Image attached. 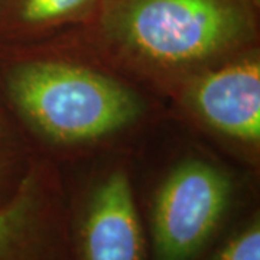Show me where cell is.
<instances>
[{
	"label": "cell",
	"instance_id": "6da1fadb",
	"mask_svg": "<svg viewBox=\"0 0 260 260\" xmlns=\"http://www.w3.org/2000/svg\"><path fill=\"white\" fill-rule=\"evenodd\" d=\"M259 18L260 0H102L81 28L117 67L175 95L253 49Z\"/></svg>",
	"mask_w": 260,
	"mask_h": 260
},
{
	"label": "cell",
	"instance_id": "7a4b0ae2",
	"mask_svg": "<svg viewBox=\"0 0 260 260\" xmlns=\"http://www.w3.org/2000/svg\"><path fill=\"white\" fill-rule=\"evenodd\" d=\"M0 94L6 107L41 138L59 146L94 143L129 129L145 100L114 75L65 59L0 55Z\"/></svg>",
	"mask_w": 260,
	"mask_h": 260
},
{
	"label": "cell",
	"instance_id": "3957f363",
	"mask_svg": "<svg viewBox=\"0 0 260 260\" xmlns=\"http://www.w3.org/2000/svg\"><path fill=\"white\" fill-rule=\"evenodd\" d=\"M139 204L149 260H201L244 214L232 175L203 159L171 168Z\"/></svg>",
	"mask_w": 260,
	"mask_h": 260
},
{
	"label": "cell",
	"instance_id": "277c9868",
	"mask_svg": "<svg viewBox=\"0 0 260 260\" xmlns=\"http://www.w3.org/2000/svg\"><path fill=\"white\" fill-rule=\"evenodd\" d=\"M67 224L68 260H149L139 197L121 168L67 191Z\"/></svg>",
	"mask_w": 260,
	"mask_h": 260
},
{
	"label": "cell",
	"instance_id": "5b68a950",
	"mask_svg": "<svg viewBox=\"0 0 260 260\" xmlns=\"http://www.w3.org/2000/svg\"><path fill=\"white\" fill-rule=\"evenodd\" d=\"M0 260H68L67 188L47 162L30 164L0 207Z\"/></svg>",
	"mask_w": 260,
	"mask_h": 260
},
{
	"label": "cell",
	"instance_id": "8992f818",
	"mask_svg": "<svg viewBox=\"0 0 260 260\" xmlns=\"http://www.w3.org/2000/svg\"><path fill=\"white\" fill-rule=\"evenodd\" d=\"M175 97L225 139L259 146L260 58L254 48L191 78Z\"/></svg>",
	"mask_w": 260,
	"mask_h": 260
},
{
	"label": "cell",
	"instance_id": "52a82bcc",
	"mask_svg": "<svg viewBox=\"0 0 260 260\" xmlns=\"http://www.w3.org/2000/svg\"><path fill=\"white\" fill-rule=\"evenodd\" d=\"M102 0H0V51L91 22Z\"/></svg>",
	"mask_w": 260,
	"mask_h": 260
},
{
	"label": "cell",
	"instance_id": "ba28073f",
	"mask_svg": "<svg viewBox=\"0 0 260 260\" xmlns=\"http://www.w3.org/2000/svg\"><path fill=\"white\" fill-rule=\"evenodd\" d=\"M201 260H260V214L249 210L218 237Z\"/></svg>",
	"mask_w": 260,
	"mask_h": 260
},
{
	"label": "cell",
	"instance_id": "9c48e42d",
	"mask_svg": "<svg viewBox=\"0 0 260 260\" xmlns=\"http://www.w3.org/2000/svg\"><path fill=\"white\" fill-rule=\"evenodd\" d=\"M29 165L23 142L9 116L0 107V207L16 192Z\"/></svg>",
	"mask_w": 260,
	"mask_h": 260
}]
</instances>
